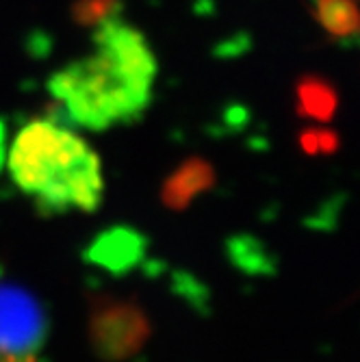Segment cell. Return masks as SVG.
Wrapping results in <instances>:
<instances>
[{
  "label": "cell",
  "mask_w": 360,
  "mask_h": 362,
  "mask_svg": "<svg viewBox=\"0 0 360 362\" xmlns=\"http://www.w3.org/2000/svg\"><path fill=\"white\" fill-rule=\"evenodd\" d=\"M0 276H3V267H0Z\"/></svg>",
  "instance_id": "obj_10"
},
{
  "label": "cell",
  "mask_w": 360,
  "mask_h": 362,
  "mask_svg": "<svg viewBox=\"0 0 360 362\" xmlns=\"http://www.w3.org/2000/svg\"><path fill=\"white\" fill-rule=\"evenodd\" d=\"M5 133H3V124H0V165H3V160H5Z\"/></svg>",
  "instance_id": "obj_9"
},
{
  "label": "cell",
  "mask_w": 360,
  "mask_h": 362,
  "mask_svg": "<svg viewBox=\"0 0 360 362\" xmlns=\"http://www.w3.org/2000/svg\"><path fill=\"white\" fill-rule=\"evenodd\" d=\"M7 168L42 215L93 213L103 204V160L74 126L50 117L26 122L11 141Z\"/></svg>",
  "instance_id": "obj_2"
},
{
  "label": "cell",
  "mask_w": 360,
  "mask_h": 362,
  "mask_svg": "<svg viewBox=\"0 0 360 362\" xmlns=\"http://www.w3.org/2000/svg\"><path fill=\"white\" fill-rule=\"evenodd\" d=\"M152 337L148 313L130 298L93 295L87 315V341L105 362H124L137 356Z\"/></svg>",
  "instance_id": "obj_3"
},
{
  "label": "cell",
  "mask_w": 360,
  "mask_h": 362,
  "mask_svg": "<svg viewBox=\"0 0 360 362\" xmlns=\"http://www.w3.org/2000/svg\"><path fill=\"white\" fill-rule=\"evenodd\" d=\"M215 182V170L204 158H187L166 178L161 202L170 211H185L195 197L207 193Z\"/></svg>",
  "instance_id": "obj_6"
},
{
  "label": "cell",
  "mask_w": 360,
  "mask_h": 362,
  "mask_svg": "<svg viewBox=\"0 0 360 362\" xmlns=\"http://www.w3.org/2000/svg\"><path fill=\"white\" fill-rule=\"evenodd\" d=\"M156 57L144 33L109 16L98 22L91 50L54 72L48 89L76 128L103 133L137 122L150 107Z\"/></svg>",
  "instance_id": "obj_1"
},
{
  "label": "cell",
  "mask_w": 360,
  "mask_h": 362,
  "mask_svg": "<svg viewBox=\"0 0 360 362\" xmlns=\"http://www.w3.org/2000/svg\"><path fill=\"white\" fill-rule=\"evenodd\" d=\"M146 254V239L133 228H111L98 235L85 256L93 265L111 274H124L133 269Z\"/></svg>",
  "instance_id": "obj_5"
},
{
  "label": "cell",
  "mask_w": 360,
  "mask_h": 362,
  "mask_svg": "<svg viewBox=\"0 0 360 362\" xmlns=\"http://www.w3.org/2000/svg\"><path fill=\"white\" fill-rule=\"evenodd\" d=\"M0 362H40V358L37 356H20V354L0 351Z\"/></svg>",
  "instance_id": "obj_8"
},
{
  "label": "cell",
  "mask_w": 360,
  "mask_h": 362,
  "mask_svg": "<svg viewBox=\"0 0 360 362\" xmlns=\"http://www.w3.org/2000/svg\"><path fill=\"white\" fill-rule=\"evenodd\" d=\"M313 16L330 37H354L358 30L356 0H315Z\"/></svg>",
  "instance_id": "obj_7"
},
{
  "label": "cell",
  "mask_w": 360,
  "mask_h": 362,
  "mask_svg": "<svg viewBox=\"0 0 360 362\" xmlns=\"http://www.w3.org/2000/svg\"><path fill=\"white\" fill-rule=\"evenodd\" d=\"M50 323L44 304L18 284L0 282V351L40 356Z\"/></svg>",
  "instance_id": "obj_4"
}]
</instances>
